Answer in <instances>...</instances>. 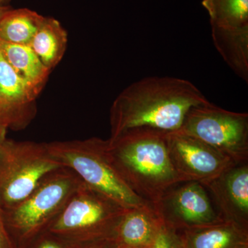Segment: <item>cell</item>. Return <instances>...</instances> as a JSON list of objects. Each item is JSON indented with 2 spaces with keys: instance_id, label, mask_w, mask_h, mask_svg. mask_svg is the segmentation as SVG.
I'll use <instances>...</instances> for the list:
<instances>
[{
  "instance_id": "cell-1",
  "label": "cell",
  "mask_w": 248,
  "mask_h": 248,
  "mask_svg": "<svg viewBox=\"0 0 248 248\" xmlns=\"http://www.w3.org/2000/svg\"><path fill=\"white\" fill-rule=\"evenodd\" d=\"M208 102L188 80L173 77L143 78L124 89L114 101L110 139L136 128L177 131L191 108Z\"/></svg>"
},
{
  "instance_id": "cell-2",
  "label": "cell",
  "mask_w": 248,
  "mask_h": 248,
  "mask_svg": "<svg viewBox=\"0 0 248 248\" xmlns=\"http://www.w3.org/2000/svg\"><path fill=\"white\" fill-rule=\"evenodd\" d=\"M168 133L136 128L108 140V154L115 169L128 187L153 206L183 182L170 158Z\"/></svg>"
},
{
  "instance_id": "cell-3",
  "label": "cell",
  "mask_w": 248,
  "mask_h": 248,
  "mask_svg": "<svg viewBox=\"0 0 248 248\" xmlns=\"http://www.w3.org/2000/svg\"><path fill=\"white\" fill-rule=\"evenodd\" d=\"M83 184L74 171L60 168L46 176L20 203L4 210L6 228L16 248H25L48 231Z\"/></svg>"
},
{
  "instance_id": "cell-4",
  "label": "cell",
  "mask_w": 248,
  "mask_h": 248,
  "mask_svg": "<svg viewBox=\"0 0 248 248\" xmlns=\"http://www.w3.org/2000/svg\"><path fill=\"white\" fill-rule=\"evenodd\" d=\"M127 210L84 183L47 231L77 247L115 239Z\"/></svg>"
},
{
  "instance_id": "cell-5",
  "label": "cell",
  "mask_w": 248,
  "mask_h": 248,
  "mask_svg": "<svg viewBox=\"0 0 248 248\" xmlns=\"http://www.w3.org/2000/svg\"><path fill=\"white\" fill-rule=\"evenodd\" d=\"M107 145L108 140L97 138L47 143L50 153L74 171L86 186L128 210L148 204L128 187L115 169Z\"/></svg>"
},
{
  "instance_id": "cell-6",
  "label": "cell",
  "mask_w": 248,
  "mask_h": 248,
  "mask_svg": "<svg viewBox=\"0 0 248 248\" xmlns=\"http://www.w3.org/2000/svg\"><path fill=\"white\" fill-rule=\"evenodd\" d=\"M65 167L47 143L8 140L0 148V205L6 210L30 195L49 173Z\"/></svg>"
},
{
  "instance_id": "cell-7",
  "label": "cell",
  "mask_w": 248,
  "mask_h": 248,
  "mask_svg": "<svg viewBox=\"0 0 248 248\" xmlns=\"http://www.w3.org/2000/svg\"><path fill=\"white\" fill-rule=\"evenodd\" d=\"M179 131L203 141L236 164L248 162V113L231 112L209 102L191 108Z\"/></svg>"
},
{
  "instance_id": "cell-8",
  "label": "cell",
  "mask_w": 248,
  "mask_h": 248,
  "mask_svg": "<svg viewBox=\"0 0 248 248\" xmlns=\"http://www.w3.org/2000/svg\"><path fill=\"white\" fill-rule=\"evenodd\" d=\"M153 207L165 224L177 231L224 221L214 208L205 186L197 182L173 186Z\"/></svg>"
},
{
  "instance_id": "cell-9",
  "label": "cell",
  "mask_w": 248,
  "mask_h": 248,
  "mask_svg": "<svg viewBox=\"0 0 248 248\" xmlns=\"http://www.w3.org/2000/svg\"><path fill=\"white\" fill-rule=\"evenodd\" d=\"M167 144L171 162L183 182L204 185L236 165L215 148L179 130L168 133Z\"/></svg>"
},
{
  "instance_id": "cell-10",
  "label": "cell",
  "mask_w": 248,
  "mask_h": 248,
  "mask_svg": "<svg viewBox=\"0 0 248 248\" xmlns=\"http://www.w3.org/2000/svg\"><path fill=\"white\" fill-rule=\"evenodd\" d=\"M224 221L248 230V165L236 164L204 184Z\"/></svg>"
},
{
  "instance_id": "cell-11",
  "label": "cell",
  "mask_w": 248,
  "mask_h": 248,
  "mask_svg": "<svg viewBox=\"0 0 248 248\" xmlns=\"http://www.w3.org/2000/svg\"><path fill=\"white\" fill-rule=\"evenodd\" d=\"M37 97L0 51V124L15 130L27 126L35 116Z\"/></svg>"
},
{
  "instance_id": "cell-12",
  "label": "cell",
  "mask_w": 248,
  "mask_h": 248,
  "mask_svg": "<svg viewBox=\"0 0 248 248\" xmlns=\"http://www.w3.org/2000/svg\"><path fill=\"white\" fill-rule=\"evenodd\" d=\"M163 223L151 204L127 210L121 220L115 241L120 248H148Z\"/></svg>"
},
{
  "instance_id": "cell-13",
  "label": "cell",
  "mask_w": 248,
  "mask_h": 248,
  "mask_svg": "<svg viewBox=\"0 0 248 248\" xmlns=\"http://www.w3.org/2000/svg\"><path fill=\"white\" fill-rule=\"evenodd\" d=\"M179 231L185 248H248V230L231 221Z\"/></svg>"
},
{
  "instance_id": "cell-14",
  "label": "cell",
  "mask_w": 248,
  "mask_h": 248,
  "mask_svg": "<svg viewBox=\"0 0 248 248\" xmlns=\"http://www.w3.org/2000/svg\"><path fill=\"white\" fill-rule=\"evenodd\" d=\"M0 51L10 66L38 95L51 71L44 65L29 45H16L0 40Z\"/></svg>"
},
{
  "instance_id": "cell-15",
  "label": "cell",
  "mask_w": 248,
  "mask_h": 248,
  "mask_svg": "<svg viewBox=\"0 0 248 248\" xmlns=\"http://www.w3.org/2000/svg\"><path fill=\"white\" fill-rule=\"evenodd\" d=\"M214 45L235 74L248 82V27H211Z\"/></svg>"
},
{
  "instance_id": "cell-16",
  "label": "cell",
  "mask_w": 248,
  "mask_h": 248,
  "mask_svg": "<svg viewBox=\"0 0 248 248\" xmlns=\"http://www.w3.org/2000/svg\"><path fill=\"white\" fill-rule=\"evenodd\" d=\"M67 43L66 31L60 22L53 17H44L29 46L44 65L51 71L63 58Z\"/></svg>"
},
{
  "instance_id": "cell-17",
  "label": "cell",
  "mask_w": 248,
  "mask_h": 248,
  "mask_svg": "<svg viewBox=\"0 0 248 248\" xmlns=\"http://www.w3.org/2000/svg\"><path fill=\"white\" fill-rule=\"evenodd\" d=\"M43 19L32 10L8 9L0 18V40L29 45Z\"/></svg>"
},
{
  "instance_id": "cell-18",
  "label": "cell",
  "mask_w": 248,
  "mask_h": 248,
  "mask_svg": "<svg viewBox=\"0 0 248 248\" xmlns=\"http://www.w3.org/2000/svg\"><path fill=\"white\" fill-rule=\"evenodd\" d=\"M211 27L239 29L248 27V0H203Z\"/></svg>"
},
{
  "instance_id": "cell-19",
  "label": "cell",
  "mask_w": 248,
  "mask_h": 248,
  "mask_svg": "<svg viewBox=\"0 0 248 248\" xmlns=\"http://www.w3.org/2000/svg\"><path fill=\"white\" fill-rule=\"evenodd\" d=\"M148 248H185L180 232L163 222L154 241Z\"/></svg>"
},
{
  "instance_id": "cell-20",
  "label": "cell",
  "mask_w": 248,
  "mask_h": 248,
  "mask_svg": "<svg viewBox=\"0 0 248 248\" xmlns=\"http://www.w3.org/2000/svg\"><path fill=\"white\" fill-rule=\"evenodd\" d=\"M68 241L46 231L31 241L25 248H77Z\"/></svg>"
},
{
  "instance_id": "cell-21",
  "label": "cell",
  "mask_w": 248,
  "mask_h": 248,
  "mask_svg": "<svg viewBox=\"0 0 248 248\" xmlns=\"http://www.w3.org/2000/svg\"><path fill=\"white\" fill-rule=\"evenodd\" d=\"M0 248H17L11 239L5 222L4 210L0 205Z\"/></svg>"
},
{
  "instance_id": "cell-22",
  "label": "cell",
  "mask_w": 248,
  "mask_h": 248,
  "mask_svg": "<svg viewBox=\"0 0 248 248\" xmlns=\"http://www.w3.org/2000/svg\"><path fill=\"white\" fill-rule=\"evenodd\" d=\"M77 248H120L116 243L115 239L108 240V241H101V242L94 243L86 245V246H79Z\"/></svg>"
},
{
  "instance_id": "cell-23",
  "label": "cell",
  "mask_w": 248,
  "mask_h": 248,
  "mask_svg": "<svg viewBox=\"0 0 248 248\" xmlns=\"http://www.w3.org/2000/svg\"><path fill=\"white\" fill-rule=\"evenodd\" d=\"M8 128L5 125L0 124V148L6 140V133Z\"/></svg>"
},
{
  "instance_id": "cell-24",
  "label": "cell",
  "mask_w": 248,
  "mask_h": 248,
  "mask_svg": "<svg viewBox=\"0 0 248 248\" xmlns=\"http://www.w3.org/2000/svg\"><path fill=\"white\" fill-rule=\"evenodd\" d=\"M10 8L9 6H6V5L2 4L0 3V18L1 17V16H3V14L7 11L8 9H9Z\"/></svg>"
},
{
  "instance_id": "cell-25",
  "label": "cell",
  "mask_w": 248,
  "mask_h": 248,
  "mask_svg": "<svg viewBox=\"0 0 248 248\" xmlns=\"http://www.w3.org/2000/svg\"><path fill=\"white\" fill-rule=\"evenodd\" d=\"M9 1V0H0V3L2 4L6 5Z\"/></svg>"
}]
</instances>
